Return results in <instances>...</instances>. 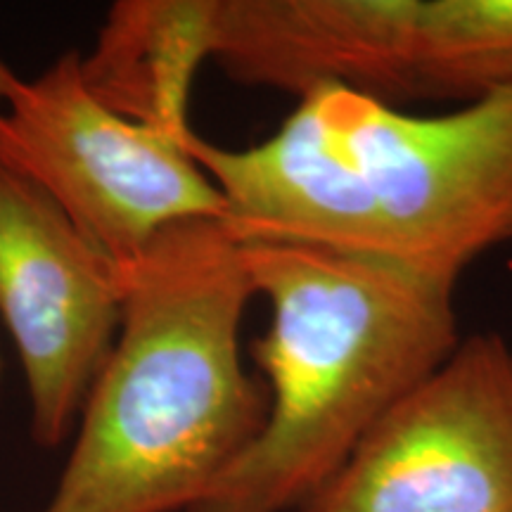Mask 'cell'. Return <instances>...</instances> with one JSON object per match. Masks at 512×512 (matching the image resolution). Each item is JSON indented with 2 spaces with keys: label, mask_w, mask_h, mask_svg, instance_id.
<instances>
[{
  "label": "cell",
  "mask_w": 512,
  "mask_h": 512,
  "mask_svg": "<svg viewBox=\"0 0 512 512\" xmlns=\"http://www.w3.org/2000/svg\"><path fill=\"white\" fill-rule=\"evenodd\" d=\"M183 147L238 245L328 249L458 285L512 242V88L425 117L320 86L261 143L190 131Z\"/></svg>",
  "instance_id": "obj_1"
},
{
  "label": "cell",
  "mask_w": 512,
  "mask_h": 512,
  "mask_svg": "<svg viewBox=\"0 0 512 512\" xmlns=\"http://www.w3.org/2000/svg\"><path fill=\"white\" fill-rule=\"evenodd\" d=\"M121 273L117 342L43 512H190L266 422L240 344L256 290L223 223H176Z\"/></svg>",
  "instance_id": "obj_2"
},
{
  "label": "cell",
  "mask_w": 512,
  "mask_h": 512,
  "mask_svg": "<svg viewBox=\"0 0 512 512\" xmlns=\"http://www.w3.org/2000/svg\"><path fill=\"white\" fill-rule=\"evenodd\" d=\"M271 306L259 437L190 512H299L460 344L456 287L363 256L240 245Z\"/></svg>",
  "instance_id": "obj_3"
},
{
  "label": "cell",
  "mask_w": 512,
  "mask_h": 512,
  "mask_svg": "<svg viewBox=\"0 0 512 512\" xmlns=\"http://www.w3.org/2000/svg\"><path fill=\"white\" fill-rule=\"evenodd\" d=\"M209 60L297 98L467 105L512 88V0H209Z\"/></svg>",
  "instance_id": "obj_4"
},
{
  "label": "cell",
  "mask_w": 512,
  "mask_h": 512,
  "mask_svg": "<svg viewBox=\"0 0 512 512\" xmlns=\"http://www.w3.org/2000/svg\"><path fill=\"white\" fill-rule=\"evenodd\" d=\"M0 164L48 195L117 264L176 223L223 216L221 192L183 138L107 107L86 83L79 50L36 79L0 60Z\"/></svg>",
  "instance_id": "obj_5"
},
{
  "label": "cell",
  "mask_w": 512,
  "mask_h": 512,
  "mask_svg": "<svg viewBox=\"0 0 512 512\" xmlns=\"http://www.w3.org/2000/svg\"><path fill=\"white\" fill-rule=\"evenodd\" d=\"M299 512H512L508 342L460 339Z\"/></svg>",
  "instance_id": "obj_6"
},
{
  "label": "cell",
  "mask_w": 512,
  "mask_h": 512,
  "mask_svg": "<svg viewBox=\"0 0 512 512\" xmlns=\"http://www.w3.org/2000/svg\"><path fill=\"white\" fill-rule=\"evenodd\" d=\"M121 318V264L0 164V320L22 361L38 446L72 434Z\"/></svg>",
  "instance_id": "obj_7"
},
{
  "label": "cell",
  "mask_w": 512,
  "mask_h": 512,
  "mask_svg": "<svg viewBox=\"0 0 512 512\" xmlns=\"http://www.w3.org/2000/svg\"><path fill=\"white\" fill-rule=\"evenodd\" d=\"M209 60V0H121L83 57L91 91L133 124L181 140L190 93Z\"/></svg>",
  "instance_id": "obj_8"
},
{
  "label": "cell",
  "mask_w": 512,
  "mask_h": 512,
  "mask_svg": "<svg viewBox=\"0 0 512 512\" xmlns=\"http://www.w3.org/2000/svg\"><path fill=\"white\" fill-rule=\"evenodd\" d=\"M0 373H3V356H0Z\"/></svg>",
  "instance_id": "obj_9"
}]
</instances>
